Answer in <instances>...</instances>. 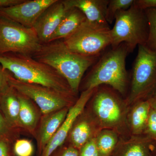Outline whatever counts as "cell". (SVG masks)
Instances as JSON below:
<instances>
[{
  "label": "cell",
  "instance_id": "obj_1",
  "mask_svg": "<svg viewBox=\"0 0 156 156\" xmlns=\"http://www.w3.org/2000/svg\"><path fill=\"white\" fill-rule=\"evenodd\" d=\"M130 105L126 98L111 87L95 88L86 109L101 130L116 132L121 138L131 136L127 121Z\"/></svg>",
  "mask_w": 156,
  "mask_h": 156
},
{
  "label": "cell",
  "instance_id": "obj_2",
  "mask_svg": "<svg viewBox=\"0 0 156 156\" xmlns=\"http://www.w3.org/2000/svg\"><path fill=\"white\" fill-rule=\"evenodd\" d=\"M0 64L18 80L41 85L69 96H76L63 77L50 66L30 56L9 53L0 55Z\"/></svg>",
  "mask_w": 156,
  "mask_h": 156
},
{
  "label": "cell",
  "instance_id": "obj_3",
  "mask_svg": "<svg viewBox=\"0 0 156 156\" xmlns=\"http://www.w3.org/2000/svg\"><path fill=\"white\" fill-rule=\"evenodd\" d=\"M31 56L56 70L78 95L84 73L100 56L91 57L80 55L69 50L62 40H59L42 44L39 51Z\"/></svg>",
  "mask_w": 156,
  "mask_h": 156
},
{
  "label": "cell",
  "instance_id": "obj_4",
  "mask_svg": "<svg viewBox=\"0 0 156 156\" xmlns=\"http://www.w3.org/2000/svg\"><path fill=\"white\" fill-rule=\"evenodd\" d=\"M129 53L127 45L122 43L104 53L85 78L83 91L106 85L126 98L130 78L126 68V58Z\"/></svg>",
  "mask_w": 156,
  "mask_h": 156
},
{
  "label": "cell",
  "instance_id": "obj_5",
  "mask_svg": "<svg viewBox=\"0 0 156 156\" xmlns=\"http://www.w3.org/2000/svg\"><path fill=\"white\" fill-rule=\"evenodd\" d=\"M115 20L111 29L112 48L125 43L132 52L136 46L146 44L149 34L147 17L144 10L134 2L129 9L118 12Z\"/></svg>",
  "mask_w": 156,
  "mask_h": 156
},
{
  "label": "cell",
  "instance_id": "obj_6",
  "mask_svg": "<svg viewBox=\"0 0 156 156\" xmlns=\"http://www.w3.org/2000/svg\"><path fill=\"white\" fill-rule=\"evenodd\" d=\"M138 47L126 98L130 106L137 101L150 99L156 91V52L146 45Z\"/></svg>",
  "mask_w": 156,
  "mask_h": 156
},
{
  "label": "cell",
  "instance_id": "obj_7",
  "mask_svg": "<svg viewBox=\"0 0 156 156\" xmlns=\"http://www.w3.org/2000/svg\"><path fill=\"white\" fill-rule=\"evenodd\" d=\"M62 41L73 52L83 56L99 57L111 45V29L109 26L86 20L74 32Z\"/></svg>",
  "mask_w": 156,
  "mask_h": 156
},
{
  "label": "cell",
  "instance_id": "obj_8",
  "mask_svg": "<svg viewBox=\"0 0 156 156\" xmlns=\"http://www.w3.org/2000/svg\"><path fill=\"white\" fill-rule=\"evenodd\" d=\"M42 44L33 28L0 16V55L12 53L32 56Z\"/></svg>",
  "mask_w": 156,
  "mask_h": 156
},
{
  "label": "cell",
  "instance_id": "obj_9",
  "mask_svg": "<svg viewBox=\"0 0 156 156\" xmlns=\"http://www.w3.org/2000/svg\"><path fill=\"white\" fill-rule=\"evenodd\" d=\"M9 86L17 92L28 98L38 107L43 115L70 108L78 98L62 94L48 87L18 80L9 72Z\"/></svg>",
  "mask_w": 156,
  "mask_h": 156
},
{
  "label": "cell",
  "instance_id": "obj_10",
  "mask_svg": "<svg viewBox=\"0 0 156 156\" xmlns=\"http://www.w3.org/2000/svg\"><path fill=\"white\" fill-rule=\"evenodd\" d=\"M95 88L83 91L74 104L69 108L65 119L46 146L42 152V156H50L65 142L74 124L83 112Z\"/></svg>",
  "mask_w": 156,
  "mask_h": 156
},
{
  "label": "cell",
  "instance_id": "obj_11",
  "mask_svg": "<svg viewBox=\"0 0 156 156\" xmlns=\"http://www.w3.org/2000/svg\"><path fill=\"white\" fill-rule=\"evenodd\" d=\"M57 0H25L17 5L0 9V16L33 28L41 14Z\"/></svg>",
  "mask_w": 156,
  "mask_h": 156
},
{
  "label": "cell",
  "instance_id": "obj_12",
  "mask_svg": "<svg viewBox=\"0 0 156 156\" xmlns=\"http://www.w3.org/2000/svg\"><path fill=\"white\" fill-rule=\"evenodd\" d=\"M66 11L62 1L57 0L41 14L33 28L42 44L50 41Z\"/></svg>",
  "mask_w": 156,
  "mask_h": 156
},
{
  "label": "cell",
  "instance_id": "obj_13",
  "mask_svg": "<svg viewBox=\"0 0 156 156\" xmlns=\"http://www.w3.org/2000/svg\"><path fill=\"white\" fill-rule=\"evenodd\" d=\"M101 130L85 108L78 117L68 136L70 145L77 149L96 137Z\"/></svg>",
  "mask_w": 156,
  "mask_h": 156
},
{
  "label": "cell",
  "instance_id": "obj_14",
  "mask_svg": "<svg viewBox=\"0 0 156 156\" xmlns=\"http://www.w3.org/2000/svg\"><path fill=\"white\" fill-rule=\"evenodd\" d=\"M156 141L142 134L120 137L114 152L116 156H154Z\"/></svg>",
  "mask_w": 156,
  "mask_h": 156
},
{
  "label": "cell",
  "instance_id": "obj_15",
  "mask_svg": "<svg viewBox=\"0 0 156 156\" xmlns=\"http://www.w3.org/2000/svg\"><path fill=\"white\" fill-rule=\"evenodd\" d=\"M66 10L76 8L82 11L89 22L109 26L105 17L109 0H62Z\"/></svg>",
  "mask_w": 156,
  "mask_h": 156
},
{
  "label": "cell",
  "instance_id": "obj_16",
  "mask_svg": "<svg viewBox=\"0 0 156 156\" xmlns=\"http://www.w3.org/2000/svg\"><path fill=\"white\" fill-rule=\"evenodd\" d=\"M69 108H65L45 115L42 118L35 136L39 151L42 153L63 122Z\"/></svg>",
  "mask_w": 156,
  "mask_h": 156
},
{
  "label": "cell",
  "instance_id": "obj_17",
  "mask_svg": "<svg viewBox=\"0 0 156 156\" xmlns=\"http://www.w3.org/2000/svg\"><path fill=\"white\" fill-rule=\"evenodd\" d=\"M151 107L150 99L137 101L130 106L127 121L131 135L143 134Z\"/></svg>",
  "mask_w": 156,
  "mask_h": 156
},
{
  "label": "cell",
  "instance_id": "obj_18",
  "mask_svg": "<svg viewBox=\"0 0 156 156\" xmlns=\"http://www.w3.org/2000/svg\"><path fill=\"white\" fill-rule=\"evenodd\" d=\"M87 20L83 13L76 8L67 10L64 17L49 42L63 40L72 34ZM49 43V42H48Z\"/></svg>",
  "mask_w": 156,
  "mask_h": 156
},
{
  "label": "cell",
  "instance_id": "obj_19",
  "mask_svg": "<svg viewBox=\"0 0 156 156\" xmlns=\"http://www.w3.org/2000/svg\"><path fill=\"white\" fill-rule=\"evenodd\" d=\"M18 93L20 108L19 122L20 128L35 136L40 116L33 101L28 98Z\"/></svg>",
  "mask_w": 156,
  "mask_h": 156
},
{
  "label": "cell",
  "instance_id": "obj_20",
  "mask_svg": "<svg viewBox=\"0 0 156 156\" xmlns=\"http://www.w3.org/2000/svg\"><path fill=\"white\" fill-rule=\"evenodd\" d=\"M0 103L4 117L9 126L12 128H20L19 122L20 104L17 91L10 87L6 92L1 93Z\"/></svg>",
  "mask_w": 156,
  "mask_h": 156
},
{
  "label": "cell",
  "instance_id": "obj_21",
  "mask_svg": "<svg viewBox=\"0 0 156 156\" xmlns=\"http://www.w3.org/2000/svg\"><path fill=\"white\" fill-rule=\"evenodd\" d=\"M120 136L116 132L109 129H102L95 137L100 156H110L114 151Z\"/></svg>",
  "mask_w": 156,
  "mask_h": 156
},
{
  "label": "cell",
  "instance_id": "obj_22",
  "mask_svg": "<svg viewBox=\"0 0 156 156\" xmlns=\"http://www.w3.org/2000/svg\"><path fill=\"white\" fill-rule=\"evenodd\" d=\"M134 2V0H109L105 17L107 22L108 24H112L118 12L129 9Z\"/></svg>",
  "mask_w": 156,
  "mask_h": 156
},
{
  "label": "cell",
  "instance_id": "obj_23",
  "mask_svg": "<svg viewBox=\"0 0 156 156\" xmlns=\"http://www.w3.org/2000/svg\"><path fill=\"white\" fill-rule=\"evenodd\" d=\"M144 11L149 26L148 37L146 46L156 52V9H148Z\"/></svg>",
  "mask_w": 156,
  "mask_h": 156
},
{
  "label": "cell",
  "instance_id": "obj_24",
  "mask_svg": "<svg viewBox=\"0 0 156 156\" xmlns=\"http://www.w3.org/2000/svg\"><path fill=\"white\" fill-rule=\"evenodd\" d=\"M34 151L30 140L26 139H18L14 145V151L17 156H31Z\"/></svg>",
  "mask_w": 156,
  "mask_h": 156
},
{
  "label": "cell",
  "instance_id": "obj_25",
  "mask_svg": "<svg viewBox=\"0 0 156 156\" xmlns=\"http://www.w3.org/2000/svg\"><path fill=\"white\" fill-rule=\"evenodd\" d=\"M143 134L156 141V110L152 106Z\"/></svg>",
  "mask_w": 156,
  "mask_h": 156
},
{
  "label": "cell",
  "instance_id": "obj_26",
  "mask_svg": "<svg viewBox=\"0 0 156 156\" xmlns=\"http://www.w3.org/2000/svg\"><path fill=\"white\" fill-rule=\"evenodd\" d=\"M80 150L79 156H100L96 145L95 138L87 142Z\"/></svg>",
  "mask_w": 156,
  "mask_h": 156
},
{
  "label": "cell",
  "instance_id": "obj_27",
  "mask_svg": "<svg viewBox=\"0 0 156 156\" xmlns=\"http://www.w3.org/2000/svg\"><path fill=\"white\" fill-rule=\"evenodd\" d=\"M9 72L5 70L0 64V92H6L10 88L8 82Z\"/></svg>",
  "mask_w": 156,
  "mask_h": 156
},
{
  "label": "cell",
  "instance_id": "obj_28",
  "mask_svg": "<svg viewBox=\"0 0 156 156\" xmlns=\"http://www.w3.org/2000/svg\"><path fill=\"white\" fill-rule=\"evenodd\" d=\"M136 6L143 10L148 9H156V0H135Z\"/></svg>",
  "mask_w": 156,
  "mask_h": 156
},
{
  "label": "cell",
  "instance_id": "obj_29",
  "mask_svg": "<svg viewBox=\"0 0 156 156\" xmlns=\"http://www.w3.org/2000/svg\"><path fill=\"white\" fill-rule=\"evenodd\" d=\"M12 128L7 122L4 116L0 113V137L9 133Z\"/></svg>",
  "mask_w": 156,
  "mask_h": 156
},
{
  "label": "cell",
  "instance_id": "obj_30",
  "mask_svg": "<svg viewBox=\"0 0 156 156\" xmlns=\"http://www.w3.org/2000/svg\"><path fill=\"white\" fill-rule=\"evenodd\" d=\"M24 1L25 0H0V9L17 5Z\"/></svg>",
  "mask_w": 156,
  "mask_h": 156
},
{
  "label": "cell",
  "instance_id": "obj_31",
  "mask_svg": "<svg viewBox=\"0 0 156 156\" xmlns=\"http://www.w3.org/2000/svg\"><path fill=\"white\" fill-rule=\"evenodd\" d=\"M61 156H79L78 150L69 145L62 152Z\"/></svg>",
  "mask_w": 156,
  "mask_h": 156
},
{
  "label": "cell",
  "instance_id": "obj_32",
  "mask_svg": "<svg viewBox=\"0 0 156 156\" xmlns=\"http://www.w3.org/2000/svg\"><path fill=\"white\" fill-rule=\"evenodd\" d=\"M0 156H9L8 145L2 139H0Z\"/></svg>",
  "mask_w": 156,
  "mask_h": 156
},
{
  "label": "cell",
  "instance_id": "obj_33",
  "mask_svg": "<svg viewBox=\"0 0 156 156\" xmlns=\"http://www.w3.org/2000/svg\"><path fill=\"white\" fill-rule=\"evenodd\" d=\"M150 99L151 106L156 110V91Z\"/></svg>",
  "mask_w": 156,
  "mask_h": 156
},
{
  "label": "cell",
  "instance_id": "obj_34",
  "mask_svg": "<svg viewBox=\"0 0 156 156\" xmlns=\"http://www.w3.org/2000/svg\"><path fill=\"white\" fill-rule=\"evenodd\" d=\"M154 156H156V149L155 151L154 154Z\"/></svg>",
  "mask_w": 156,
  "mask_h": 156
},
{
  "label": "cell",
  "instance_id": "obj_35",
  "mask_svg": "<svg viewBox=\"0 0 156 156\" xmlns=\"http://www.w3.org/2000/svg\"><path fill=\"white\" fill-rule=\"evenodd\" d=\"M1 92H0V97H1Z\"/></svg>",
  "mask_w": 156,
  "mask_h": 156
}]
</instances>
